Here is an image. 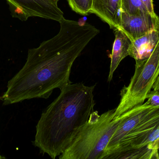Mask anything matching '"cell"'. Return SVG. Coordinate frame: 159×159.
Wrapping results in <instances>:
<instances>
[{
	"mask_svg": "<svg viewBox=\"0 0 159 159\" xmlns=\"http://www.w3.org/2000/svg\"><path fill=\"white\" fill-rule=\"evenodd\" d=\"M95 85L70 84L41 115L33 143L52 159L59 157L74 140L94 111Z\"/></svg>",
	"mask_w": 159,
	"mask_h": 159,
	"instance_id": "cell-2",
	"label": "cell"
},
{
	"mask_svg": "<svg viewBox=\"0 0 159 159\" xmlns=\"http://www.w3.org/2000/svg\"><path fill=\"white\" fill-rule=\"evenodd\" d=\"M5 159V158L4 157H2V156H0V159Z\"/></svg>",
	"mask_w": 159,
	"mask_h": 159,
	"instance_id": "cell-17",
	"label": "cell"
},
{
	"mask_svg": "<svg viewBox=\"0 0 159 159\" xmlns=\"http://www.w3.org/2000/svg\"><path fill=\"white\" fill-rule=\"evenodd\" d=\"M159 112V106H152L146 102L121 115L119 116L120 119L118 127L107 147L105 155L114 149L128 134L140 124Z\"/></svg>",
	"mask_w": 159,
	"mask_h": 159,
	"instance_id": "cell-6",
	"label": "cell"
},
{
	"mask_svg": "<svg viewBox=\"0 0 159 159\" xmlns=\"http://www.w3.org/2000/svg\"><path fill=\"white\" fill-rule=\"evenodd\" d=\"M12 16L22 21L38 17L59 22L64 14L55 0H5Z\"/></svg>",
	"mask_w": 159,
	"mask_h": 159,
	"instance_id": "cell-5",
	"label": "cell"
},
{
	"mask_svg": "<svg viewBox=\"0 0 159 159\" xmlns=\"http://www.w3.org/2000/svg\"><path fill=\"white\" fill-rule=\"evenodd\" d=\"M116 108L100 115L93 111L88 121L60 159H103L107 147L120 122L114 117Z\"/></svg>",
	"mask_w": 159,
	"mask_h": 159,
	"instance_id": "cell-3",
	"label": "cell"
},
{
	"mask_svg": "<svg viewBox=\"0 0 159 159\" xmlns=\"http://www.w3.org/2000/svg\"><path fill=\"white\" fill-rule=\"evenodd\" d=\"M72 10L80 15L86 16L90 13L93 0H67Z\"/></svg>",
	"mask_w": 159,
	"mask_h": 159,
	"instance_id": "cell-12",
	"label": "cell"
},
{
	"mask_svg": "<svg viewBox=\"0 0 159 159\" xmlns=\"http://www.w3.org/2000/svg\"><path fill=\"white\" fill-rule=\"evenodd\" d=\"M158 153H159V151H158Z\"/></svg>",
	"mask_w": 159,
	"mask_h": 159,
	"instance_id": "cell-19",
	"label": "cell"
},
{
	"mask_svg": "<svg viewBox=\"0 0 159 159\" xmlns=\"http://www.w3.org/2000/svg\"><path fill=\"white\" fill-rule=\"evenodd\" d=\"M55 1H56V2H58L59 0H55Z\"/></svg>",
	"mask_w": 159,
	"mask_h": 159,
	"instance_id": "cell-18",
	"label": "cell"
},
{
	"mask_svg": "<svg viewBox=\"0 0 159 159\" xmlns=\"http://www.w3.org/2000/svg\"><path fill=\"white\" fill-rule=\"evenodd\" d=\"M159 39V26L132 41L130 47L129 56L135 61L148 58L155 49Z\"/></svg>",
	"mask_w": 159,
	"mask_h": 159,
	"instance_id": "cell-10",
	"label": "cell"
},
{
	"mask_svg": "<svg viewBox=\"0 0 159 159\" xmlns=\"http://www.w3.org/2000/svg\"><path fill=\"white\" fill-rule=\"evenodd\" d=\"M87 20V17L86 16L82 17L78 21V24L80 26H83L86 24V21Z\"/></svg>",
	"mask_w": 159,
	"mask_h": 159,
	"instance_id": "cell-16",
	"label": "cell"
},
{
	"mask_svg": "<svg viewBox=\"0 0 159 159\" xmlns=\"http://www.w3.org/2000/svg\"><path fill=\"white\" fill-rule=\"evenodd\" d=\"M146 102L154 106H159V92L151 91L148 96Z\"/></svg>",
	"mask_w": 159,
	"mask_h": 159,
	"instance_id": "cell-13",
	"label": "cell"
},
{
	"mask_svg": "<svg viewBox=\"0 0 159 159\" xmlns=\"http://www.w3.org/2000/svg\"><path fill=\"white\" fill-rule=\"evenodd\" d=\"M152 91L159 92V76L157 79L156 83L154 84V86H153Z\"/></svg>",
	"mask_w": 159,
	"mask_h": 159,
	"instance_id": "cell-15",
	"label": "cell"
},
{
	"mask_svg": "<svg viewBox=\"0 0 159 159\" xmlns=\"http://www.w3.org/2000/svg\"><path fill=\"white\" fill-rule=\"evenodd\" d=\"M135 72L128 86L120 91V100L115 110L114 117L138 105L147 99L159 76V39L148 58L135 61Z\"/></svg>",
	"mask_w": 159,
	"mask_h": 159,
	"instance_id": "cell-4",
	"label": "cell"
},
{
	"mask_svg": "<svg viewBox=\"0 0 159 159\" xmlns=\"http://www.w3.org/2000/svg\"><path fill=\"white\" fill-rule=\"evenodd\" d=\"M141 1L143 2L150 15H152L154 17L157 16L154 11L153 0H141Z\"/></svg>",
	"mask_w": 159,
	"mask_h": 159,
	"instance_id": "cell-14",
	"label": "cell"
},
{
	"mask_svg": "<svg viewBox=\"0 0 159 159\" xmlns=\"http://www.w3.org/2000/svg\"><path fill=\"white\" fill-rule=\"evenodd\" d=\"M121 11L130 15L149 13L141 0H121Z\"/></svg>",
	"mask_w": 159,
	"mask_h": 159,
	"instance_id": "cell-11",
	"label": "cell"
},
{
	"mask_svg": "<svg viewBox=\"0 0 159 159\" xmlns=\"http://www.w3.org/2000/svg\"><path fill=\"white\" fill-rule=\"evenodd\" d=\"M159 26L158 16L154 17L148 13L130 15L121 12L119 29L124 32L132 42Z\"/></svg>",
	"mask_w": 159,
	"mask_h": 159,
	"instance_id": "cell-7",
	"label": "cell"
},
{
	"mask_svg": "<svg viewBox=\"0 0 159 159\" xmlns=\"http://www.w3.org/2000/svg\"><path fill=\"white\" fill-rule=\"evenodd\" d=\"M59 22L57 35L29 49L25 64L8 81L0 97L3 105L48 99L54 90L72 83L70 75L75 61L100 30L89 23L80 26L78 21L65 18Z\"/></svg>",
	"mask_w": 159,
	"mask_h": 159,
	"instance_id": "cell-1",
	"label": "cell"
},
{
	"mask_svg": "<svg viewBox=\"0 0 159 159\" xmlns=\"http://www.w3.org/2000/svg\"><path fill=\"white\" fill-rule=\"evenodd\" d=\"M115 39L113 44L112 53L110 55L111 64L107 81L111 82L115 71L121 61L129 56L132 41L127 35L120 29L114 30Z\"/></svg>",
	"mask_w": 159,
	"mask_h": 159,
	"instance_id": "cell-9",
	"label": "cell"
},
{
	"mask_svg": "<svg viewBox=\"0 0 159 159\" xmlns=\"http://www.w3.org/2000/svg\"><path fill=\"white\" fill-rule=\"evenodd\" d=\"M121 13V0H93L90 11L114 30L119 28Z\"/></svg>",
	"mask_w": 159,
	"mask_h": 159,
	"instance_id": "cell-8",
	"label": "cell"
}]
</instances>
